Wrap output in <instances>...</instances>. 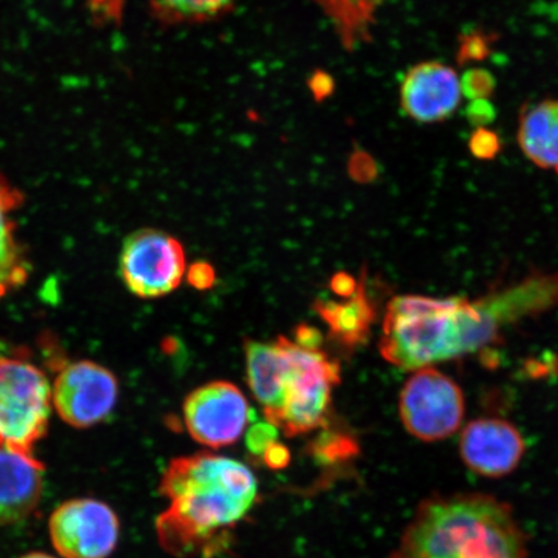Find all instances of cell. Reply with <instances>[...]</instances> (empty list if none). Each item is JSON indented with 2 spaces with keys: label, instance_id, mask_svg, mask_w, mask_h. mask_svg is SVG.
<instances>
[{
  "label": "cell",
  "instance_id": "6da1fadb",
  "mask_svg": "<svg viewBox=\"0 0 558 558\" xmlns=\"http://www.w3.org/2000/svg\"><path fill=\"white\" fill-rule=\"evenodd\" d=\"M557 304L558 274L547 271L474 300L397 296L384 316L379 352L389 364L416 372L483 351L508 327Z\"/></svg>",
  "mask_w": 558,
  "mask_h": 558
},
{
  "label": "cell",
  "instance_id": "7a4b0ae2",
  "mask_svg": "<svg viewBox=\"0 0 558 558\" xmlns=\"http://www.w3.org/2000/svg\"><path fill=\"white\" fill-rule=\"evenodd\" d=\"M159 493L170 501L156 521L160 546L178 558H214L253 511L259 485L243 463L199 452L171 460Z\"/></svg>",
  "mask_w": 558,
  "mask_h": 558
},
{
  "label": "cell",
  "instance_id": "3957f363",
  "mask_svg": "<svg viewBox=\"0 0 558 558\" xmlns=\"http://www.w3.org/2000/svg\"><path fill=\"white\" fill-rule=\"evenodd\" d=\"M390 558H527L506 501L480 493L435 495L417 507Z\"/></svg>",
  "mask_w": 558,
  "mask_h": 558
},
{
  "label": "cell",
  "instance_id": "277c9868",
  "mask_svg": "<svg viewBox=\"0 0 558 558\" xmlns=\"http://www.w3.org/2000/svg\"><path fill=\"white\" fill-rule=\"evenodd\" d=\"M52 387L40 368L0 355V448L35 458L47 434Z\"/></svg>",
  "mask_w": 558,
  "mask_h": 558
},
{
  "label": "cell",
  "instance_id": "5b68a950",
  "mask_svg": "<svg viewBox=\"0 0 558 558\" xmlns=\"http://www.w3.org/2000/svg\"><path fill=\"white\" fill-rule=\"evenodd\" d=\"M291 362L288 395L276 427L288 437L326 428L332 388L340 383V365L320 351H308L284 338Z\"/></svg>",
  "mask_w": 558,
  "mask_h": 558
},
{
  "label": "cell",
  "instance_id": "8992f818",
  "mask_svg": "<svg viewBox=\"0 0 558 558\" xmlns=\"http://www.w3.org/2000/svg\"><path fill=\"white\" fill-rule=\"evenodd\" d=\"M462 388L434 367L416 369L400 396V416L410 435L425 442L451 437L463 423Z\"/></svg>",
  "mask_w": 558,
  "mask_h": 558
},
{
  "label": "cell",
  "instance_id": "52a82bcc",
  "mask_svg": "<svg viewBox=\"0 0 558 558\" xmlns=\"http://www.w3.org/2000/svg\"><path fill=\"white\" fill-rule=\"evenodd\" d=\"M120 269L128 289L138 298L169 295L183 281V244L158 229H142L124 241Z\"/></svg>",
  "mask_w": 558,
  "mask_h": 558
},
{
  "label": "cell",
  "instance_id": "ba28073f",
  "mask_svg": "<svg viewBox=\"0 0 558 558\" xmlns=\"http://www.w3.org/2000/svg\"><path fill=\"white\" fill-rule=\"evenodd\" d=\"M48 532L62 558H109L120 542L121 522L104 501L76 498L54 509Z\"/></svg>",
  "mask_w": 558,
  "mask_h": 558
},
{
  "label": "cell",
  "instance_id": "9c48e42d",
  "mask_svg": "<svg viewBox=\"0 0 558 558\" xmlns=\"http://www.w3.org/2000/svg\"><path fill=\"white\" fill-rule=\"evenodd\" d=\"M118 395L120 386L110 369L93 361H76L56 376L52 404L62 421L83 429L105 421Z\"/></svg>",
  "mask_w": 558,
  "mask_h": 558
},
{
  "label": "cell",
  "instance_id": "30bf717a",
  "mask_svg": "<svg viewBox=\"0 0 558 558\" xmlns=\"http://www.w3.org/2000/svg\"><path fill=\"white\" fill-rule=\"evenodd\" d=\"M183 410L190 435L213 449L239 441L250 422L246 397L229 381H213L193 390Z\"/></svg>",
  "mask_w": 558,
  "mask_h": 558
},
{
  "label": "cell",
  "instance_id": "8fae6325",
  "mask_svg": "<svg viewBox=\"0 0 558 558\" xmlns=\"http://www.w3.org/2000/svg\"><path fill=\"white\" fill-rule=\"evenodd\" d=\"M459 450L472 472L500 478L518 469L526 444L513 424L498 417H480L464 428Z\"/></svg>",
  "mask_w": 558,
  "mask_h": 558
},
{
  "label": "cell",
  "instance_id": "7c38bea8",
  "mask_svg": "<svg viewBox=\"0 0 558 558\" xmlns=\"http://www.w3.org/2000/svg\"><path fill=\"white\" fill-rule=\"evenodd\" d=\"M462 95V81L456 70L438 61L411 68L400 90L404 114L425 124L448 120L456 113Z\"/></svg>",
  "mask_w": 558,
  "mask_h": 558
},
{
  "label": "cell",
  "instance_id": "4fadbf2b",
  "mask_svg": "<svg viewBox=\"0 0 558 558\" xmlns=\"http://www.w3.org/2000/svg\"><path fill=\"white\" fill-rule=\"evenodd\" d=\"M246 352L247 378L255 399L262 403L267 422L276 425L288 395L291 362L284 337L275 343L247 340Z\"/></svg>",
  "mask_w": 558,
  "mask_h": 558
},
{
  "label": "cell",
  "instance_id": "5bb4252c",
  "mask_svg": "<svg viewBox=\"0 0 558 558\" xmlns=\"http://www.w3.org/2000/svg\"><path fill=\"white\" fill-rule=\"evenodd\" d=\"M45 465L0 448V526L15 525L37 509L44 494Z\"/></svg>",
  "mask_w": 558,
  "mask_h": 558
},
{
  "label": "cell",
  "instance_id": "9a60e30c",
  "mask_svg": "<svg viewBox=\"0 0 558 558\" xmlns=\"http://www.w3.org/2000/svg\"><path fill=\"white\" fill-rule=\"evenodd\" d=\"M23 204V193L0 172V298L23 288L31 275V264L13 219Z\"/></svg>",
  "mask_w": 558,
  "mask_h": 558
},
{
  "label": "cell",
  "instance_id": "2e32d148",
  "mask_svg": "<svg viewBox=\"0 0 558 558\" xmlns=\"http://www.w3.org/2000/svg\"><path fill=\"white\" fill-rule=\"evenodd\" d=\"M313 306L329 326L330 337L339 344L355 348L367 340L376 313L372 299L367 295L365 275L355 294L344 303L317 300Z\"/></svg>",
  "mask_w": 558,
  "mask_h": 558
},
{
  "label": "cell",
  "instance_id": "e0dca14e",
  "mask_svg": "<svg viewBox=\"0 0 558 558\" xmlns=\"http://www.w3.org/2000/svg\"><path fill=\"white\" fill-rule=\"evenodd\" d=\"M518 140L523 155L536 167L558 173V100H544L523 110Z\"/></svg>",
  "mask_w": 558,
  "mask_h": 558
},
{
  "label": "cell",
  "instance_id": "ac0fdd59",
  "mask_svg": "<svg viewBox=\"0 0 558 558\" xmlns=\"http://www.w3.org/2000/svg\"><path fill=\"white\" fill-rule=\"evenodd\" d=\"M234 0H150L156 15L165 23H191L219 16Z\"/></svg>",
  "mask_w": 558,
  "mask_h": 558
},
{
  "label": "cell",
  "instance_id": "d6986e66",
  "mask_svg": "<svg viewBox=\"0 0 558 558\" xmlns=\"http://www.w3.org/2000/svg\"><path fill=\"white\" fill-rule=\"evenodd\" d=\"M359 451V444L351 435L337 430L324 432L311 446L312 456L323 464L343 462L357 456Z\"/></svg>",
  "mask_w": 558,
  "mask_h": 558
},
{
  "label": "cell",
  "instance_id": "ffe728a7",
  "mask_svg": "<svg viewBox=\"0 0 558 558\" xmlns=\"http://www.w3.org/2000/svg\"><path fill=\"white\" fill-rule=\"evenodd\" d=\"M375 0H323L327 9L333 12V15L347 24L348 19L355 20V26L366 24L372 15Z\"/></svg>",
  "mask_w": 558,
  "mask_h": 558
},
{
  "label": "cell",
  "instance_id": "44dd1931",
  "mask_svg": "<svg viewBox=\"0 0 558 558\" xmlns=\"http://www.w3.org/2000/svg\"><path fill=\"white\" fill-rule=\"evenodd\" d=\"M495 81L485 70H470L462 81L463 94L473 100H485L493 94Z\"/></svg>",
  "mask_w": 558,
  "mask_h": 558
},
{
  "label": "cell",
  "instance_id": "7402d4cb",
  "mask_svg": "<svg viewBox=\"0 0 558 558\" xmlns=\"http://www.w3.org/2000/svg\"><path fill=\"white\" fill-rule=\"evenodd\" d=\"M278 428L276 425L265 422L251 427L246 435V446L254 456H264L271 445L277 442Z\"/></svg>",
  "mask_w": 558,
  "mask_h": 558
},
{
  "label": "cell",
  "instance_id": "603a6c76",
  "mask_svg": "<svg viewBox=\"0 0 558 558\" xmlns=\"http://www.w3.org/2000/svg\"><path fill=\"white\" fill-rule=\"evenodd\" d=\"M500 148V140L493 131L478 129L471 137L470 149L478 159H493L499 155Z\"/></svg>",
  "mask_w": 558,
  "mask_h": 558
},
{
  "label": "cell",
  "instance_id": "cb8c5ba5",
  "mask_svg": "<svg viewBox=\"0 0 558 558\" xmlns=\"http://www.w3.org/2000/svg\"><path fill=\"white\" fill-rule=\"evenodd\" d=\"M186 279L195 290L206 291L215 284L216 271L211 264L197 262L187 269Z\"/></svg>",
  "mask_w": 558,
  "mask_h": 558
},
{
  "label": "cell",
  "instance_id": "d4e9b609",
  "mask_svg": "<svg viewBox=\"0 0 558 558\" xmlns=\"http://www.w3.org/2000/svg\"><path fill=\"white\" fill-rule=\"evenodd\" d=\"M294 343L308 349V351H319V347L323 344V333L311 325H299L295 329Z\"/></svg>",
  "mask_w": 558,
  "mask_h": 558
},
{
  "label": "cell",
  "instance_id": "484cf974",
  "mask_svg": "<svg viewBox=\"0 0 558 558\" xmlns=\"http://www.w3.org/2000/svg\"><path fill=\"white\" fill-rule=\"evenodd\" d=\"M264 463L269 466L270 470H283L291 462V453L289 448H286L282 444H274L270 448L264 452Z\"/></svg>",
  "mask_w": 558,
  "mask_h": 558
},
{
  "label": "cell",
  "instance_id": "4316f807",
  "mask_svg": "<svg viewBox=\"0 0 558 558\" xmlns=\"http://www.w3.org/2000/svg\"><path fill=\"white\" fill-rule=\"evenodd\" d=\"M463 58L465 60H480L484 59L488 52L487 40L480 35H471L463 41L462 48H460Z\"/></svg>",
  "mask_w": 558,
  "mask_h": 558
},
{
  "label": "cell",
  "instance_id": "83f0119b",
  "mask_svg": "<svg viewBox=\"0 0 558 558\" xmlns=\"http://www.w3.org/2000/svg\"><path fill=\"white\" fill-rule=\"evenodd\" d=\"M330 286L335 294L345 299L353 296L359 289L357 281L347 271H339L335 275L331 278Z\"/></svg>",
  "mask_w": 558,
  "mask_h": 558
},
{
  "label": "cell",
  "instance_id": "f1b7e54d",
  "mask_svg": "<svg viewBox=\"0 0 558 558\" xmlns=\"http://www.w3.org/2000/svg\"><path fill=\"white\" fill-rule=\"evenodd\" d=\"M89 3L104 19L120 20L121 17L123 0H89Z\"/></svg>",
  "mask_w": 558,
  "mask_h": 558
},
{
  "label": "cell",
  "instance_id": "f546056e",
  "mask_svg": "<svg viewBox=\"0 0 558 558\" xmlns=\"http://www.w3.org/2000/svg\"><path fill=\"white\" fill-rule=\"evenodd\" d=\"M20 558H56V557L48 555V554H44V553H31V554L24 555L23 557H20Z\"/></svg>",
  "mask_w": 558,
  "mask_h": 558
}]
</instances>
